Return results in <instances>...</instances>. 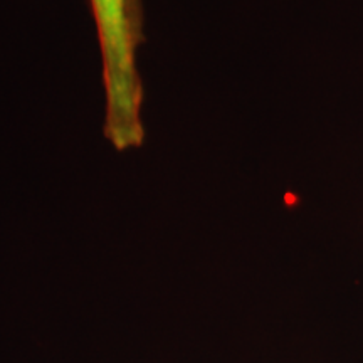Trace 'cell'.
Returning <instances> with one entry per match:
<instances>
[{
  "label": "cell",
  "mask_w": 363,
  "mask_h": 363,
  "mask_svg": "<svg viewBox=\"0 0 363 363\" xmlns=\"http://www.w3.org/2000/svg\"><path fill=\"white\" fill-rule=\"evenodd\" d=\"M101 52L104 138L118 152L145 142L143 83L136 52L145 43L142 0H89Z\"/></svg>",
  "instance_id": "1"
}]
</instances>
